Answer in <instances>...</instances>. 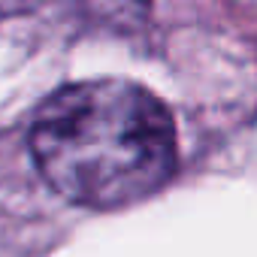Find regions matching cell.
Listing matches in <instances>:
<instances>
[{
  "label": "cell",
  "mask_w": 257,
  "mask_h": 257,
  "mask_svg": "<svg viewBox=\"0 0 257 257\" xmlns=\"http://www.w3.org/2000/svg\"><path fill=\"white\" fill-rule=\"evenodd\" d=\"M31 149L61 197L88 209H118L167 185L176 170V124L143 85L76 82L40 106Z\"/></svg>",
  "instance_id": "1"
}]
</instances>
